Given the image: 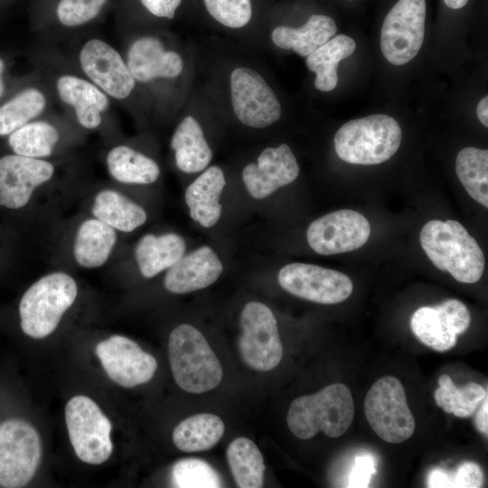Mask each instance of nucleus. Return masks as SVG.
<instances>
[{
  "label": "nucleus",
  "instance_id": "obj_1",
  "mask_svg": "<svg viewBox=\"0 0 488 488\" xmlns=\"http://www.w3.org/2000/svg\"><path fill=\"white\" fill-rule=\"evenodd\" d=\"M420 245L440 270L461 283L477 282L484 270V256L477 241L458 221H427L419 234Z\"/></svg>",
  "mask_w": 488,
  "mask_h": 488
},
{
  "label": "nucleus",
  "instance_id": "obj_2",
  "mask_svg": "<svg viewBox=\"0 0 488 488\" xmlns=\"http://www.w3.org/2000/svg\"><path fill=\"white\" fill-rule=\"evenodd\" d=\"M354 416V403L350 389L333 383L320 391L296 398L290 405L286 423L299 439H309L322 431L335 438L350 427Z\"/></svg>",
  "mask_w": 488,
  "mask_h": 488
},
{
  "label": "nucleus",
  "instance_id": "obj_3",
  "mask_svg": "<svg viewBox=\"0 0 488 488\" xmlns=\"http://www.w3.org/2000/svg\"><path fill=\"white\" fill-rule=\"evenodd\" d=\"M168 356L177 385L190 393H203L222 380L221 365L203 334L188 324L170 333Z\"/></svg>",
  "mask_w": 488,
  "mask_h": 488
},
{
  "label": "nucleus",
  "instance_id": "obj_4",
  "mask_svg": "<svg viewBox=\"0 0 488 488\" xmlns=\"http://www.w3.org/2000/svg\"><path fill=\"white\" fill-rule=\"evenodd\" d=\"M77 296V283L68 273L57 271L44 275L21 298L19 314L23 332L33 339L49 336Z\"/></svg>",
  "mask_w": 488,
  "mask_h": 488
},
{
  "label": "nucleus",
  "instance_id": "obj_5",
  "mask_svg": "<svg viewBox=\"0 0 488 488\" xmlns=\"http://www.w3.org/2000/svg\"><path fill=\"white\" fill-rule=\"evenodd\" d=\"M402 132L393 117L374 114L343 125L333 139L340 159L353 164H379L392 157L401 143Z\"/></svg>",
  "mask_w": 488,
  "mask_h": 488
},
{
  "label": "nucleus",
  "instance_id": "obj_6",
  "mask_svg": "<svg viewBox=\"0 0 488 488\" xmlns=\"http://www.w3.org/2000/svg\"><path fill=\"white\" fill-rule=\"evenodd\" d=\"M368 423L383 441L402 443L414 434L416 422L409 409L404 387L393 376L376 380L364 400Z\"/></svg>",
  "mask_w": 488,
  "mask_h": 488
},
{
  "label": "nucleus",
  "instance_id": "obj_7",
  "mask_svg": "<svg viewBox=\"0 0 488 488\" xmlns=\"http://www.w3.org/2000/svg\"><path fill=\"white\" fill-rule=\"evenodd\" d=\"M69 438L77 457L89 465L105 463L113 452L112 424L90 398L78 395L65 407Z\"/></svg>",
  "mask_w": 488,
  "mask_h": 488
},
{
  "label": "nucleus",
  "instance_id": "obj_8",
  "mask_svg": "<svg viewBox=\"0 0 488 488\" xmlns=\"http://www.w3.org/2000/svg\"><path fill=\"white\" fill-rule=\"evenodd\" d=\"M41 457V439L31 424L21 419L1 424L0 486H25L35 474Z\"/></svg>",
  "mask_w": 488,
  "mask_h": 488
},
{
  "label": "nucleus",
  "instance_id": "obj_9",
  "mask_svg": "<svg viewBox=\"0 0 488 488\" xmlns=\"http://www.w3.org/2000/svg\"><path fill=\"white\" fill-rule=\"evenodd\" d=\"M239 325V350L244 362L260 371L276 368L283 347L271 309L260 302L248 303L240 313Z\"/></svg>",
  "mask_w": 488,
  "mask_h": 488
},
{
  "label": "nucleus",
  "instance_id": "obj_10",
  "mask_svg": "<svg viewBox=\"0 0 488 488\" xmlns=\"http://www.w3.org/2000/svg\"><path fill=\"white\" fill-rule=\"evenodd\" d=\"M233 113L244 126L266 128L279 120L280 101L263 76L252 68L236 67L230 75Z\"/></svg>",
  "mask_w": 488,
  "mask_h": 488
},
{
  "label": "nucleus",
  "instance_id": "obj_11",
  "mask_svg": "<svg viewBox=\"0 0 488 488\" xmlns=\"http://www.w3.org/2000/svg\"><path fill=\"white\" fill-rule=\"evenodd\" d=\"M425 0H399L386 15L380 49L393 65H403L418 53L425 36Z\"/></svg>",
  "mask_w": 488,
  "mask_h": 488
},
{
  "label": "nucleus",
  "instance_id": "obj_12",
  "mask_svg": "<svg viewBox=\"0 0 488 488\" xmlns=\"http://www.w3.org/2000/svg\"><path fill=\"white\" fill-rule=\"evenodd\" d=\"M280 286L291 295L311 302L333 305L352 293L351 278L340 271L306 263H290L278 272Z\"/></svg>",
  "mask_w": 488,
  "mask_h": 488
},
{
  "label": "nucleus",
  "instance_id": "obj_13",
  "mask_svg": "<svg viewBox=\"0 0 488 488\" xmlns=\"http://www.w3.org/2000/svg\"><path fill=\"white\" fill-rule=\"evenodd\" d=\"M371 235L369 221L360 212L343 209L327 213L309 225L306 239L320 255L353 251L362 247Z\"/></svg>",
  "mask_w": 488,
  "mask_h": 488
},
{
  "label": "nucleus",
  "instance_id": "obj_14",
  "mask_svg": "<svg viewBox=\"0 0 488 488\" xmlns=\"http://www.w3.org/2000/svg\"><path fill=\"white\" fill-rule=\"evenodd\" d=\"M471 323L466 305L457 299H447L435 306L417 309L410 319V327L417 338L437 352L452 349L457 335L465 333Z\"/></svg>",
  "mask_w": 488,
  "mask_h": 488
},
{
  "label": "nucleus",
  "instance_id": "obj_15",
  "mask_svg": "<svg viewBox=\"0 0 488 488\" xmlns=\"http://www.w3.org/2000/svg\"><path fill=\"white\" fill-rule=\"evenodd\" d=\"M96 354L108 376L124 388L146 383L155 375L157 361L133 340L115 334L101 341Z\"/></svg>",
  "mask_w": 488,
  "mask_h": 488
},
{
  "label": "nucleus",
  "instance_id": "obj_16",
  "mask_svg": "<svg viewBox=\"0 0 488 488\" xmlns=\"http://www.w3.org/2000/svg\"><path fill=\"white\" fill-rule=\"evenodd\" d=\"M83 72L108 96L125 99L132 92L136 80L117 51L99 39L88 41L80 52Z\"/></svg>",
  "mask_w": 488,
  "mask_h": 488
},
{
  "label": "nucleus",
  "instance_id": "obj_17",
  "mask_svg": "<svg viewBox=\"0 0 488 488\" xmlns=\"http://www.w3.org/2000/svg\"><path fill=\"white\" fill-rule=\"evenodd\" d=\"M54 166L44 159L19 155L0 158V206L9 209L24 207L33 192L49 182Z\"/></svg>",
  "mask_w": 488,
  "mask_h": 488
},
{
  "label": "nucleus",
  "instance_id": "obj_18",
  "mask_svg": "<svg viewBox=\"0 0 488 488\" xmlns=\"http://www.w3.org/2000/svg\"><path fill=\"white\" fill-rule=\"evenodd\" d=\"M300 172L291 148L286 144L267 147L256 163L242 170V180L249 193L255 199H264L277 189L294 182Z\"/></svg>",
  "mask_w": 488,
  "mask_h": 488
},
{
  "label": "nucleus",
  "instance_id": "obj_19",
  "mask_svg": "<svg viewBox=\"0 0 488 488\" xmlns=\"http://www.w3.org/2000/svg\"><path fill=\"white\" fill-rule=\"evenodd\" d=\"M222 270V263L216 252L209 246H202L183 255L167 269L164 286L174 294L190 293L216 282Z\"/></svg>",
  "mask_w": 488,
  "mask_h": 488
},
{
  "label": "nucleus",
  "instance_id": "obj_20",
  "mask_svg": "<svg viewBox=\"0 0 488 488\" xmlns=\"http://www.w3.org/2000/svg\"><path fill=\"white\" fill-rule=\"evenodd\" d=\"M126 62L136 81L144 83L155 79L177 78L183 70L182 56L166 50L159 39L152 36L134 41Z\"/></svg>",
  "mask_w": 488,
  "mask_h": 488
},
{
  "label": "nucleus",
  "instance_id": "obj_21",
  "mask_svg": "<svg viewBox=\"0 0 488 488\" xmlns=\"http://www.w3.org/2000/svg\"><path fill=\"white\" fill-rule=\"evenodd\" d=\"M56 89L61 100L74 109L81 127L95 129L100 126L101 113L109 105L106 93L92 82L72 75L60 77Z\"/></svg>",
  "mask_w": 488,
  "mask_h": 488
},
{
  "label": "nucleus",
  "instance_id": "obj_22",
  "mask_svg": "<svg viewBox=\"0 0 488 488\" xmlns=\"http://www.w3.org/2000/svg\"><path fill=\"white\" fill-rule=\"evenodd\" d=\"M225 185L221 168L211 165L187 187L184 199L190 216L201 226L211 228L218 222L222 211L220 197Z\"/></svg>",
  "mask_w": 488,
  "mask_h": 488
},
{
  "label": "nucleus",
  "instance_id": "obj_23",
  "mask_svg": "<svg viewBox=\"0 0 488 488\" xmlns=\"http://www.w3.org/2000/svg\"><path fill=\"white\" fill-rule=\"evenodd\" d=\"M116 230L97 218L83 221L75 234L72 254L79 266L98 268L109 258L117 242Z\"/></svg>",
  "mask_w": 488,
  "mask_h": 488
},
{
  "label": "nucleus",
  "instance_id": "obj_24",
  "mask_svg": "<svg viewBox=\"0 0 488 488\" xmlns=\"http://www.w3.org/2000/svg\"><path fill=\"white\" fill-rule=\"evenodd\" d=\"M170 145L174 152L177 167L187 174L203 171L212 159V150L201 124L190 115L176 127Z\"/></svg>",
  "mask_w": 488,
  "mask_h": 488
},
{
  "label": "nucleus",
  "instance_id": "obj_25",
  "mask_svg": "<svg viewBox=\"0 0 488 488\" xmlns=\"http://www.w3.org/2000/svg\"><path fill=\"white\" fill-rule=\"evenodd\" d=\"M185 241L176 233L145 234L135 248V258L141 275L154 277L174 265L185 252Z\"/></svg>",
  "mask_w": 488,
  "mask_h": 488
},
{
  "label": "nucleus",
  "instance_id": "obj_26",
  "mask_svg": "<svg viewBox=\"0 0 488 488\" xmlns=\"http://www.w3.org/2000/svg\"><path fill=\"white\" fill-rule=\"evenodd\" d=\"M337 26L333 18L324 14H313L299 28L279 25L273 29V43L284 50H293L301 57H307L318 47L333 38Z\"/></svg>",
  "mask_w": 488,
  "mask_h": 488
},
{
  "label": "nucleus",
  "instance_id": "obj_27",
  "mask_svg": "<svg viewBox=\"0 0 488 488\" xmlns=\"http://www.w3.org/2000/svg\"><path fill=\"white\" fill-rule=\"evenodd\" d=\"M91 211L95 218L122 232L134 231L147 219L142 206L112 189H104L95 195Z\"/></svg>",
  "mask_w": 488,
  "mask_h": 488
},
{
  "label": "nucleus",
  "instance_id": "obj_28",
  "mask_svg": "<svg viewBox=\"0 0 488 488\" xmlns=\"http://www.w3.org/2000/svg\"><path fill=\"white\" fill-rule=\"evenodd\" d=\"M356 49L355 41L339 34L318 47L305 60L307 68L315 73L314 87L320 91H331L338 83L337 68L343 59Z\"/></svg>",
  "mask_w": 488,
  "mask_h": 488
},
{
  "label": "nucleus",
  "instance_id": "obj_29",
  "mask_svg": "<svg viewBox=\"0 0 488 488\" xmlns=\"http://www.w3.org/2000/svg\"><path fill=\"white\" fill-rule=\"evenodd\" d=\"M106 164L110 176L122 183L150 184L160 175L159 165L155 160L124 145L108 151Z\"/></svg>",
  "mask_w": 488,
  "mask_h": 488
},
{
  "label": "nucleus",
  "instance_id": "obj_30",
  "mask_svg": "<svg viewBox=\"0 0 488 488\" xmlns=\"http://www.w3.org/2000/svg\"><path fill=\"white\" fill-rule=\"evenodd\" d=\"M224 429V423L220 417L211 413L196 414L175 427L173 441L183 452L204 451L218 444Z\"/></svg>",
  "mask_w": 488,
  "mask_h": 488
},
{
  "label": "nucleus",
  "instance_id": "obj_31",
  "mask_svg": "<svg viewBox=\"0 0 488 488\" xmlns=\"http://www.w3.org/2000/svg\"><path fill=\"white\" fill-rule=\"evenodd\" d=\"M227 459L239 487L262 486L265 464L258 447L253 441L247 437L234 439L227 448Z\"/></svg>",
  "mask_w": 488,
  "mask_h": 488
},
{
  "label": "nucleus",
  "instance_id": "obj_32",
  "mask_svg": "<svg viewBox=\"0 0 488 488\" xmlns=\"http://www.w3.org/2000/svg\"><path fill=\"white\" fill-rule=\"evenodd\" d=\"M455 173L467 193L488 207V150L465 147L455 159Z\"/></svg>",
  "mask_w": 488,
  "mask_h": 488
},
{
  "label": "nucleus",
  "instance_id": "obj_33",
  "mask_svg": "<svg viewBox=\"0 0 488 488\" xmlns=\"http://www.w3.org/2000/svg\"><path fill=\"white\" fill-rule=\"evenodd\" d=\"M59 139L55 126L39 120L28 122L11 133L8 143L15 155L43 159L52 154Z\"/></svg>",
  "mask_w": 488,
  "mask_h": 488
},
{
  "label": "nucleus",
  "instance_id": "obj_34",
  "mask_svg": "<svg viewBox=\"0 0 488 488\" xmlns=\"http://www.w3.org/2000/svg\"><path fill=\"white\" fill-rule=\"evenodd\" d=\"M439 387L434 393L436 405L445 412L457 418H469L474 414L479 404L487 396L484 388L475 382L457 388L452 379L443 374L438 378Z\"/></svg>",
  "mask_w": 488,
  "mask_h": 488
},
{
  "label": "nucleus",
  "instance_id": "obj_35",
  "mask_svg": "<svg viewBox=\"0 0 488 488\" xmlns=\"http://www.w3.org/2000/svg\"><path fill=\"white\" fill-rule=\"evenodd\" d=\"M46 106L44 94L38 89L21 91L0 107V136L10 135L38 117Z\"/></svg>",
  "mask_w": 488,
  "mask_h": 488
},
{
  "label": "nucleus",
  "instance_id": "obj_36",
  "mask_svg": "<svg viewBox=\"0 0 488 488\" xmlns=\"http://www.w3.org/2000/svg\"><path fill=\"white\" fill-rule=\"evenodd\" d=\"M172 482L179 488L221 487L218 473L205 461L186 458L176 462L172 468Z\"/></svg>",
  "mask_w": 488,
  "mask_h": 488
},
{
  "label": "nucleus",
  "instance_id": "obj_37",
  "mask_svg": "<svg viewBox=\"0 0 488 488\" xmlns=\"http://www.w3.org/2000/svg\"><path fill=\"white\" fill-rule=\"evenodd\" d=\"M203 3L210 15L228 28L244 27L252 17L251 0H203Z\"/></svg>",
  "mask_w": 488,
  "mask_h": 488
},
{
  "label": "nucleus",
  "instance_id": "obj_38",
  "mask_svg": "<svg viewBox=\"0 0 488 488\" xmlns=\"http://www.w3.org/2000/svg\"><path fill=\"white\" fill-rule=\"evenodd\" d=\"M106 2L107 0H61L57 6V16L65 26H80L97 17Z\"/></svg>",
  "mask_w": 488,
  "mask_h": 488
},
{
  "label": "nucleus",
  "instance_id": "obj_39",
  "mask_svg": "<svg viewBox=\"0 0 488 488\" xmlns=\"http://www.w3.org/2000/svg\"><path fill=\"white\" fill-rule=\"evenodd\" d=\"M376 472V462L371 455L361 454L356 455L348 477V487H368Z\"/></svg>",
  "mask_w": 488,
  "mask_h": 488
},
{
  "label": "nucleus",
  "instance_id": "obj_40",
  "mask_svg": "<svg viewBox=\"0 0 488 488\" xmlns=\"http://www.w3.org/2000/svg\"><path fill=\"white\" fill-rule=\"evenodd\" d=\"M453 487L479 488L483 483V473L481 467L474 462H465L459 465L454 474Z\"/></svg>",
  "mask_w": 488,
  "mask_h": 488
},
{
  "label": "nucleus",
  "instance_id": "obj_41",
  "mask_svg": "<svg viewBox=\"0 0 488 488\" xmlns=\"http://www.w3.org/2000/svg\"><path fill=\"white\" fill-rule=\"evenodd\" d=\"M148 12L157 17L173 19L182 0H140Z\"/></svg>",
  "mask_w": 488,
  "mask_h": 488
},
{
  "label": "nucleus",
  "instance_id": "obj_42",
  "mask_svg": "<svg viewBox=\"0 0 488 488\" xmlns=\"http://www.w3.org/2000/svg\"><path fill=\"white\" fill-rule=\"evenodd\" d=\"M427 484L430 488L453 487L452 474L446 470L435 468L429 473Z\"/></svg>",
  "mask_w": 488,
  "mask_h": 488
},
{
  "label": "nucleus",
  "instance_id": "obj_43",
  "mask_svg": "<svg viewBox=\"0 0 488 488\" xmlns=\"http://www.w3.org/2000/svg\"><path fill=\"white\" fill-rule=\"evenodd\" d=\"M476 428L487 436L488 434V398L483 399L481 407L475 416Z\"/></svg>",
  "mask_w": 488,
  "mask_h": 488
},
{
  "label": "nucleus",
  "instance_id": "obj_44",
  "mask_svg": "<svg viewBox=\"0 0 488 488\" xmlns=\"http://www.w3.org/2000/svg\"><path fill=\"white\" fill-rule=\"evenodd\" d=\"M476 114L480 122L488 127V97L485 96L477 104Z\"/></svg>",
  "mask_w": 488,
  "mask_h": 488
},
{
  "label": "nucleus",
  "instance_id": "obj_45",
  "mask_svg": "<svg viewBox=\"0 0 488 488\" xmlns=\"http://www.w3.org/2000/svg\"><path fill=\"white\" fill-rule=\"evenodd\" d=\"M444 2L449 8L460 9L468 3V0H444Z\"/></svg>",
  "mask_w": 488,
  "mask_h": 488
},
{
  "label": "nucleus",
  "instance_id": "obj_46",
  "mask_svg": "<svg viewBox=\"0 0 488 488\" xmlns=\"http://www.w3.org/2000/svg\"><path fill=\"white\" fill-rule=\"evenodd\" d=\"M4 68H5L4 62L0 59V98L2 97V95L4 93V90H5L4 82H3V80H2V74H3V71H4Z\"/></svg>",
  "mask_w": 488,
  "mask_h": 488
},
{
  "label": "nucleus",
  "instance_id": "obj_47",
  "mask_svg": "<svg viewBox=\"0 0 488 488\" xmlns=\"http://www.w3.org/2000/svg\"><path fill=\"white\" fill-rule=\"evenodd\" d=\"M351 1H352V0H351Z\"/></svg>",
  "mask_w": 488,
  "mask_h": 488
}]
</instances>
